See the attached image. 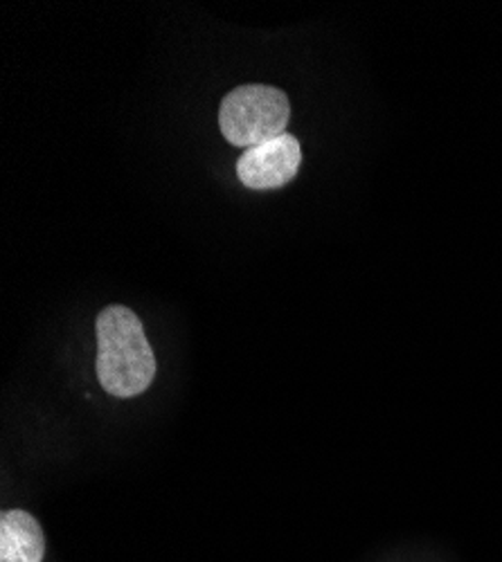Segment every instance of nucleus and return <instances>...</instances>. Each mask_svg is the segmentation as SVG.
Here are the masks:
<instances>
[{"mask_svg":"<svg viewBox=\"0 0 502 562\" xmlns=\"http://www.w3.org/2000/svg\"><path fill=\"white\" fill-rule=\"evenodd\" d=\"M98 379L104 392L131 398L149 390L156 356L141 317L126 306H109L98 315Z\"/></svg>","mask_w":502,"mask_h":562,"instance_id":"1","label":"nucleus"},{"mask_svg":"<svg viewBox=\"0 0 502 562\" xmlns=\"http://www.w3.org/2000/svg\"><path fill=\"white\" fill-rule=\"evenodd\" d=\"M289 98L280 88L246 83L227 92L219 109V128L227 143L250 149L287 131Z\"/></svg>","mask_w":502,"mask_h":562,"instance_id":"2","label":"nucleus"},{"mask_svg":"<svg viewBox=\"0 0 502 562\" xmlns=\"http://www.w3.org/2000/svg\"><path fill=\"white\" fill-rule=\"evenodd\" d=\"M302 165L298 137L282 133L264 145L246 149L237 160V176L248 190L266 192L289 184Z\"/></svg>","mask_w":502,"mask_h":562,"instance_id":"3","label":"nucleus"},{"mask_svg":"<svg viewBox=\"0 0 502 562\" xmlns=\"http://www.w3.org/2000/svg\"><path fill=\"white\" fill-rule=\"evenodd\" d=\"M45 555L43 529L34 515L21 508L0 515V562H41Z\"/></svg>","mask_w":502,"mask_h":562,"instance_id":"4","label":"nucleus"}]
</instances>
